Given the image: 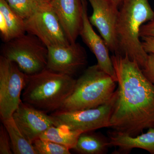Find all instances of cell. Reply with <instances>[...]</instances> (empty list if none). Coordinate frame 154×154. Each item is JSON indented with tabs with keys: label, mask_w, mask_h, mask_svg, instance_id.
<instances>
[{
	"label": "cell",
	"mask_w": 154,
	"mask_h": 154,
	"mask_svg": "<svg viewBox=\"0 0 154 154\" xmlns=\"http://www.w3.org/2000/svg\"><path fill=\"white\" fill-rule=\"evenodd\" d=\"M26 33L25 19L11 8L6 0H0V33L4 43Z\"/></svg>",
	"instance_id": "obj_14"
},
{
	"label": "cell",
	"mask_w": 154,
	"mask_h": 154,
	"mask_svg": "<svg viewBox=\"0 0 154 154\" xmlns=\"http://www.w3.org/2000/svg\"><path fill=\"white\" fill-rule=\"evenodd\" d=\"M50 5L69 42H76L82 26V0H52Z\"/></svg>",
	"instance_id": "obj_13"
},
{
	"label": "cell",
	"mask_w": 154,
	"mask_h": 154,
	"mask_svg": "<svg viewBox=\"0 0 154 154\" xmlns=\"http://www.w3.org/2000/svg\"><path fill=\"white\" fill-rule=\"evenodd\" d=\"M109 141L110 146L118 147L122 152L138 148L154 154V127L146 133L135 137L114 131L110 134Z\"/></svg>",
	"instance_id": "obj_15"
},
{
	"label": "cell",
	"mask_w": 154,
	"mask_h": 154,
	"mask_svg": "<svg viewBox=\"0 0 154 154\" xmlns=\"http://www.w3.org/2000/svg\"><path fill=\"white\" fill-rule=\"evenodd\" d=\"M52 0H32L36 6L41 5L44 4H50Z\"/></svg>",
	"instance_id": "obj_25"
},
{
	"label": "cell",
	"mask_w": 154,
	"mask_h": 154,
	"mask_svg": "<svg viewBox=\"0 0 154 154\" xmlns=\"http://www.w3.org/2000/svg\"><path fill=\"white\" fill-rule=\"evenodd\" d=\"M88 131L81 134L74 149L82 154L105 153L110 146L109 139L96 133Z\"/></svg>",
	"instance_id": "obj_17"
},
{
	"label": "cell",
	"mask_w": 154,
	"mask_h": 154,
	"mask_svg": "<svg viewBox=\"0 0 154 154\" xmlns=\"http://www.w3.org/2000/svg\"><path fill=\"white\" fill-rule=\"evenodd\" d=\"M139 35L140 38L145 36L154 37V19L141 26Z\"/></svg>",
	"instance_id": "obj_23"
},
{
	"label": "cell",
	"mask_w": 154,
	"mask_h": 154,
	"mask_svg": "<svg viewBox=\"0 0 154 154\" xmlns=\"http://www.w3.org/2000/svg\"><path fill=\"white\" fill-rule=\"evenodd\" d=\"M2 55L15 63L23 72L31 75L46 69L48 48L36 36L26 33L5 42Z\"/></svg>",
	"instance_id": "obj_5"
},
{
	"label": "cell",
	"mask_w": 154,
	"mask_h": 154,
	"mask_svg": "<svg viewBox=\"0 0 154 154\" xmlns=\"http://www.w3.org/2000/svg\"><path fill=\"white\" fill-rule=\"evenodd\" d=\"M25 137L33 143L50 127L57 126L52 115L22 101L13 116Z\"/></svg>",
	"instance_id": "obj_11"
},
{
	"label": "cell",
	"mask_w": 154,
	"mask_h": 154,
	"mask_svg": "<svg viewBox=\"0 0 154 154\" xmlns=\"http://www.w3.org/2000/svg\"><path fill=\"white\" fill-rule=\"evenodd\" d=\"M0 154H14L8 133L3 124L0 127Z\"/></svg>",
	"instance_id": "obj_21"
},
{
	"label": "cell",
	"mask_w": 154,
	"mask_h": 154,
	"mask_svg": "<svg viewBox=\"0 0 154 154\" xmlns=\"http://www.w3.org/2000/svg\"><path fill=\"white\" fill-rule=\"evenodd\" d=\"M142 44L147 53L154 54V37L145 36L141 37Z\"/></svg>",
	"instance_id": "obj_24"
},
{
	"label": "cell",
	"mask_w": 154,
	"mask_h": 154,
	"mask_svg": "<svg viewBox=\"0 0 154 154\" xmlns=\"http://www.w3.org/2000/svg\"><path fill=\"white\" fill-rule=\"evenodd\" d=\"M154 19V11L148 0H125L119 8L116 33L119 54L137 63L142 69L149 54L140 36L141 26Z\"/></svg>",
	"instance_id": "obj_2"
},
{
	"label": "cell",
	"mask_w": 154,
	"mask_h": 154,
	"mask_svg": "<svg viewBox=\"0 0 154 154\" xmlns=\"http://www.w3.org/2000/svg\"><path fill=\"white\" fill-rule=\"evenodd\" d=\"M82 3V26L79 36L84 43L95 55L97 65L117 82L109 48L104 39L95 32L88 17L87 0Z\"/></svg>",
	"instance_id": "obj_12"
},
{
	"label": "cell",
	"mask_w": 154,
	"mask_h": 154,
	"mask_svg": "<svg viewBox=\"0 0 154 154\" xmlns=\"http://www.w3.org/2000/svg\"><path fill=\"white\" fill-rule=\"evenodd\" d=\"M9 5L25 20L33 14L36 6L32 0H6Z\"/></svg>",
	"instance_id": "obj_20"
},
{
	"label": "cell",
	"mask_w": 154,
	"mask_h": 154,
	"mask_svg": "<svg viewBox=\"0 0 154 154\" xmlns=\"http://www.w3.org/2000/svg\"><path fill=\"white\" fill-rule=\"evenodd\" d=\"M38 154H70L69 149L65 146L40 138L33 143Z\"/></svg>",
	"instance_id": "obj_19"
},
{
	"label": "cell",
	"mask_w": 154,
	"mask_h": 154,
	"mask_svg": "<svg viewBox=\"0 0 154 154\" xmlns=\"http://www.w3.org/2000/svg\"><path fill=\"white\" fill-rule=\"evenodd\" d=\"M28 75L15 63L0 56V116L2 120L13 116L22 101Z\"/></svg>",
	"instance_id": "obj_6"
},
{
	"label": "cell",
	"mask_w": 154,
	"mask_h": 154,
	"mask_svg": "<svg viewBox=\"0 0 154 154\" xmlns=\"http://www.w3.org/2000/svg\"><path fill=\"white\" fill-rule=\"evenodd\" d=\"M72 76L45 69L28 75L22 94V101L44 112L60 109L74 90Z\"/></svg>",
	"instance_id": "obj_3"
},
{
	"label": "cell",
	"mask_w": 154,
	"mask_h": 154,
	"mask_svg": "<svg viewBox=\"0 0 154 154\" xmlns=\"http://www.w3.org/2000/svg\"><path fill=\"white\" fill-rule=\"evenodd\" d=\"M25 25L26 33L36 36L48 48L71 43L50 4L36 6Z\"/></svg>",
	"instance_id": "obj_8"
},
{
	"label": "cell",
	"mask_w": 154,
	"mask_h": 154,
	"mask_svg": "<svg viewBox=\"0 0 154 154\" xmlns=\"http://www.w3.org/2000/svg\"><path fill=\"white\" fill-rule=\"evenodd\" d=\"M48 48L46 69L50 70L72 76L87 63L85 49L78 42Z\"/></svg>",
	"instance_id": "obj_10"
},
{
	"label": "cell",
	"mask_w": 154,
	"mask_h": 154,
	"mask_svg": "<svg viewBox=\"0 0 154 154\" xmlns=\"http://www.w3.org/2000/svg\"><path fill=\"white\" fill-rule=\"evenodd\" d=\"M142 70L146 76L154 84V54H149L145 66Z\"/></svg>",
	"instance_id": "obj_22"
},
{
	"label": "cell",
	"mask_w": 154,
	"mask_h": 154,
	"mask_svg": "<svg viewBox=\"0 0 154 154\" xmlns=\"http://www.w3.org/2000/svg\"><path fill=\"white\" fill-rule=\"evenodd\" d=\"M119 8L125 0H109Z\"/></svg>",
	"instance_id": "obj_26"
},
{
	"label": "cell",
	"mask_w": 154,
	"mask_h": 154,
	"mask_svg": "<svg viewBox=\"0 0 154 154\" xmlns=\"http://www.w3.org/2000/svg\"><path fill=\"white\" fill-rule=\"evenodd\" d=\"M111 58L118 86L110 128L136 136L154 127V84L126 56L113 54Z\"/></svg>",
	"instance_id": "obj_1"
},
{
	"label": "cell",
	"mask_w": 154,
	"mask_h": 154,
	"mask_svg": "<svg viewBox=\"0 0 154 154\" xmlns=\"http://www.w3.org/2000/svg\"><path fill=\"white\" fill-rule=\"evenodd\" d=\"M2 121L8 133L13 153L38 154L33 143L28 140L19 129L13 117Z\"/></svg>",
	"instance_id": "obj_16"
},
{
	"label": "cell",
	"mask_w": 154,
	"mask_h": 154,
	"mask_svg": "<svg viewBox=\"0 0 154 154\" xmlns=\"http://www.w3.org/2000/svg\"><path fill=\"white\" fill-rule=\"evenodd\" d=\"M116 81L96 64L76 80L74 90L58 110L74 111L95 108L112 99Z\"/></svg>",
	"instance_id": "obj_4"
},
{
	"label": "cell",
	"mask_w": 154,
	"mask_h": 154,
	"mask_svg": "<svg viewBox=\"0 0 154 154\" xmlns=\"http://www.w3.org/2000/svg\"><path fill=\"white\" fill-rule=\"evenodd\" d=\"M116 97L115 91L109 102L99 107L74 111L57 110L51 115L56 120L57 126L67 127L72 130L81 133L110 128Z\"/></svg>",
	"instance_id": "obj_7"
},
{
	"label": "cell",
	"mask_w": 154,
	"mask_h": 154,
	"mask_svg": "<svg viewBox=\"0 0 154 154\" xmlns=\"http://www.w3.org/2000/svg\"><path fill=\"white\" fill-rule=\"evenodd\" d=\"M81 133L72 130L67 127L60 125L50 127L39 138L50 141L74 149Z\"/></svg>",
	"instance_id": "obj_18"
},
{
	"label": "cell",
	"mask_w": 154,
	"mask_h": 154,
	"mask_svg": "<svg viewBox=\"0 0 154 154\" xmlns=\"http://www.w3.org/2000/svg\"><path fill=\"white\" fill-rule=\"evenodd\" d=\"M93 8L89 20L98 30L110 52L119 54L116 28L119 8L109 0H88Z\"/></svg>",
	"instance_id": "obj_9"
}]
</instances>
